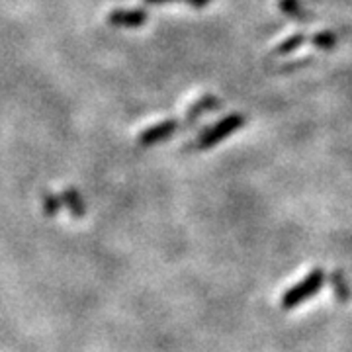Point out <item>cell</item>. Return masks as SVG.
Masks as SVG:
<instances>
[{"instance_id": "6da1fadb", "label": "cell", "mask_w": 352, "mask_h": 352, "mask_svg": "<svg viewBox=\"0 0 352 352\" xmlns=\"http://www.w3.org/2000/svg\"><path fill=\"white\" fill-rule=\"evenodd\" d=\"M323 286H325V270L323 268H315V270H311L307 276L303 278L302 282H298L294 288L284 292V296H282V307L284 309H292V307H296L300 303L307 302Z\"/></svg>"}, {"instance_id": "7a4b0ae2", "label": "cell", "mask_w": 352, "mask_h": 352, "mask_svg": "<svg viewBox=\"0 0 352 352\" xmlns=\"http://www.w3.org/2000/svg\"><path fill=\"white\" fill-rule=\"evenodd\" d=\"M243 124H245V116H241V113H229L227 118L219 120L215 126L208 127V129L201 131L196 147L198 149H212L219 141H223L231 133H235L237 129H241Z\"/></svg>"}, {"instance_id": "3957f363", "label": "cell", "mask_w": 352, "mask_h": 352, "mask_svg": "<svg viewBox=\"0 0 352 352\" xmlns=\"http://www.w3.org/2000/svg\"><path fill=\"white\" fill-rule=\"evenodd\" d=\"M178 127L180 126H178L176 120H164L161 124L145 129V131L139 135V145H143V147H153V145L161 143L164 139H168L170 135H175Z\"/></svg>"}, {"instance_id": "277c9868", "label": "cell", "mask_w": 352, "mask_h": 352, "mask_svg": "<svg viewBox=\"0 0 352 352\" xmlns=\"http://www.w3.org/2000/svg\"><path fill=\"white\" fill-rule=\"evenodd\" d=\"M108 22L112 25H124V28H139L147 22L145 10H113L108 16Z\"/></svg>"}, {"instance_id": "5b68a950", "label": "cell", "mask_w": 352, "mask_h": 352, "mask_svg": "<svg viewBox=\"0 0 352 352\" xmlns=\"http://www.w3.org/2000/svg\"><path fill=\"white\" fill-rule=\"evenodd\" d=\"M221 106V100L219 98H215L214 94H206V96H201L200 100L196 102L194 106H190V110L186 112V118H184V124L188 126V124H194V122H198L201 116L206 112H214Z\"/></svg>"}, {"instance_id": "8992f818", "label": "cell", "mask_w": 352, "mask_h": 352, "mask_svg": "<svg viewBox=\"0 0 352 352\" xmlns=\"http://www.w3.org/2000/svg\"><path fill=\"white\" fill-rule=\"evenodd\" d=\"M329 284H331V289L335 294V300L339 303H349L352 298V289L349 286V280L346 276L340 272V270H335L331 276H329Z\"/></svg>"}, {"instance_id": "52a82bcc", "label": "cell", "mask_w": 352, "mask_h": 352, "mask_svg": "<svg viewBox=\"0 0 352 352\" xmlns=\"http://www.w3.org/2000/svg\"><path fill=\"white\" fill-rule=\"evenodd\" d=\"M280 10L284 14H288L289 18H294L300 24H309L314 20L311 14L307 12V10H303L300 0H280Z\"/></svg>"}, {"instance_id": "ba28073f", "label": "cell", "mask_w": 352, "mask_h": 352, "mask_svg": "<svg viewBox=\"0 0 352 352\" xmlns=\"http://www.w3.org/2000/svg\"><path fill=\"white\" fill-rule=\"evenodd\" d=\"M61 200H63V206H67L69 212L75 217H82V215L87 214V204H85L82 196L75 188L65 190L63 194H61Z\"/></svg>"}, {"instance_id": "9c48e42d", "label": "cell", "mask_w": 352, "mask_h": 352, "mask_svg": "<svg viewBox=\"0 0 352 352\" xmlns=\"http://www.w3.org/2000/svg\"><path fill=\"white\" fill-rule=\"evenodd\" d=\"M337 34H333L331 30H325V32H317L314 38H311V43H314L315 47H319V50H333L335 45H337Z\"/></svg>"}, {"instance_id": "30bf717a", "label": "cell", "mask_w": 352, "mask_h": 352, "mask_svg": "<svg viewBox=\"0 0 352 352\" xmlns=\"http://www.w3.org/2000/svg\"><path fill=\"white\" fill-rule=\"evenodd\" d=\"M305 41H307L305 34H296V36H289L286 41H282V43L278 45L274 53H276V55H288V53L296 51L298 47H302Z\"/></svg>"}, {"instance_id": "8fae6325", "label": "cell", "mask_w": 352, "mask_h": 352, "mask_svg": "<svg viewBox=\"0 0 352 352\" xmlns=\"http://www.w3.org/2000/svg\"><path fill=\"white\" fill-rule=\"evenodd\" d=\"M41 208H43V214L51 217V215L59 214V210L63 208V200L61 196H55V194H43V200H41Z\"/></svg>"}, {"instance_id": "7c38bea8", "label": "cell", "mask_w": 352, "mask_h": 352, "mask_svg": "<svg viewBox=\"0 0 352 352\" xmlns=\"http://www.w3.org/2000/svg\"><path fill=\"white\" fill-rule=\"evenodd\" d=\"M145 2H149V4H161V2H173V0H145ZM184 2H188V4L196 6V8H201V6L208 4V0H184Z\"/></svg>"}, {"instance_id": "4fadbf2b", "label": "cell", "mask_w": 352, "mask_h": 352, "mask_svg": "<svg viewBox=\"0 0 352 352\" xmlns=\"http://www.w3.org/2000/svg\"><path fill=\"white\" fill-rule=\"evenodd\" d=\"M309 61H311V57H309V59H300V61H294V65H286V67H284V71H294V69H300V67L307 65Z\"/></svg>"}]
</instances>
